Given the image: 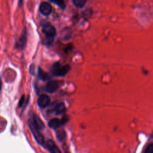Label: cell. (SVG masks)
I'll return each instance as SVG.
<instances>
[{"label":"cell","instance_id":"obj_1","mask_svg":"<svg viewBox=\"0 0 153 153\" xmlns=\"http://www.w3.org/2000/svg\"><path fill=\"white\" fill-rule=\"evenodd\" d=\"M42 30L43 33L45 35L47 44H51L53 41L54 37L56 34L55 27L49 23H45L42 25Z\"/></svg>","mask_w":153,"mask_h":153},{"label":"cell","instance_id":"obj_2","mask_svg":"<svg viewBox=\"0 0 153 153\" xmlns=\"http://www.w3.org/2000/svg\"><path fill=\"white\" fill-rule=\"evenodd\" d=\"M28 126L35 139V140L37 142V143L40 145L41 146L45 148V142L44 140V137L43 135L41 133V130L35 127L32 123H30L29 121H27Z\"/></svg>","mask_w":153,"mask_h":153},{"label":"cell","instance_id":"obj_3","mask_svg":"<svg viewBox=\"0 0 153 153\" xmlns=\"http://www.w3.org/2000/svg\"><path fill=\"white\" fill-rule=\"evenodd\" d=\"M69 70V65L62 66L59 62H56L53 65L51 72L54 75L58 76H63L68 73Z\"/></svg>","mask_w":153,"mask_h":153},{"label":"cell","instance_id":"obj_4","mask_svg":"<svg viewBox=\"0 0 153 153\" xmlns=\"http://www.w3.org/2000/svg\"><path fill=\"white\" fill-rule=\"evenodd\" d=\"M28 121H29L35 127H36L37 128H38L40 130H42L45 128L44 123L39 118V117H38L35 113L31 112L30 118L28 120Z\"/></svg>","mask_w":153,"mask_h":153},{"label":"cell","instance_id":"obj_5","mask_svg":"<svg viewBox=\"0 0 153 153\" xmlns=\"http://www.w3.org/2000/svg\"><path fill=\"white\" fill-rule=\"evenodd\" d=\"M27 41V36H26V28L24 29L22 34L19 38V39L16 41L15 44V47L16 48H19L20 50H23L26 45Z\"/></svg>","mask_w":153,"mask_h":153},{"label":"cell","instance_id":"obj_6","mask_svg":"<svg viewBox=\"0 0 153 153\" xmlns=\"http://www.w3.org/2000/svg\"><path fill=\"white\" fill-rule=\"evenodd\" d=\"M50 98L48 95L42 94L38 99V105L41 108H44L50 105Z\"/></svg>","mask_w":153,"mask_h":153},{"label":"cell","instance_id":"obj_7","mask_svg":"<svg viewBox=\"0 0 153 153\" xmlns=\"http://www.w3.org/2000/svg\"><path fill=\"white\" fill-rule=\"evenodd\" d=\"M39 11L44 16H48L51 13L52 7L48 2H42L39 6Z\"/></svg>","mask_w":153,"mask_h":153},{"label":"cell","instance_id":"obj_8","mask_svg":"<svg viewBox=\"0 0 153 153\" xmlns=\"http://www.w3.org/2000/svg\"><path fill=\"white\" fill-rule=\"evenodd\" d=\"M59 87V83L57 81H48L45 86V90L49 93H54Z\"/></svg>","mask_w":153,"mask_h":153},{"label":"cell","instance_id":"obj_9","mask_svg":"<svg viewBox=\"0 0 153 153\" xmlns=\"http://www.w3.org/2000/svg\"><path fill=\"white\" fill-rule=\"evenodd\" d=\"M45 148H47L49 152L51 153H60V151L58 147L55 145L54 142L51 140H48L45 142Z\"/></svg>","mask_w":153,"mask_h":153},{"label":"cell","instance_id":"obj_10","mask_svg":"<svg viewBox=\"0 0 153 153\" xmlns=\"http://www.w3.org/2000/svg\"><path fill=\"white\" fill-rule=\"evenodd\" d=\"M38 77L39 79L44 81H47L50 78L49 75L44 71H43L40 67H39L38 69Z\"/></svg>","mask_w":153,"mask_h":153},{"label":"cell","instance_id":"obj_11","mask_svg":"<svg viewBox=\"0 0 153 153\" xmlns=\"http://www.w3.org/2000/svg\"><path fill=\"white\" fill-rule=\"evenodd\" d=\"M62 125L61 121L59 119L54 118L48 122V126L53 129H57Z\"/></svg>","mask_w":153,"mask_h":153},{"label":"cell","instance_id":"obj_12","mask_svg":"<svg viewBox=\"0 0 153 153\" xmlns=\"http://www.w3.org/2000/svg\"><path fill=\"white\" fill-rule=\"evenodd\" d=\"M66 111V107L63 103L61 102L58 103L55 107L54 111L56 115H60L64 113Z\"/></svg>","mask_w":153,"mask_h":153},{"label":"cell","instance_id":"obj_13","mask_svg":"<svg viewBox=\"0 0 153 153\" xmlns=\"http://www.w3.org/2000/svg\"><path fill=\"white\" fill-rule=\"evenodd\" d=\"M87 0H72V2L74 4L78 7V8H82L86 4Z\"/></svg>","mask_w":153,"mask_h":153},{"label":"cell","instance_id":"obj_14","mask_svg":"<svg viewBox=\"0 0 153 153\" xmlns=\"http://www.w3.org/2000/svg\"><path fill=\"white\" fill-rule=\"evenodd\" d=\"M53 3L57 5L62 9H65L66 7V4L63 0H50Z\"/></svg>","mask_w":153,"mask_h":153},{"label":"cell","instance_id":"obj_15","mask_svg":"<svg viewBox=\"0 0 153 153\" xmlns=\"http://www.w3.org/2000/svg\"><path fill=\"white\" fill-rule=\"evenodd\" d=\"M56 136L58 140L60 141H62L65 138V136H66L65 132L63 130H59L57 132Z\"/></svg>","mask_w":153,"mask_h":153},{"label":"cell","instance_id":"obj_16","mask_svg":"<svg viewBox=\"0 0 153 153\" xmlns=\"http://www.w3.org/2000/svg\"><path fill=\"white\" fill-rule=\"evenodd\" d=\"M145 152L146 153H152L153 152V143L149 145L146 150H145Z\"/></svg>","mask_w":153,"mask_h":153},{"label":"cell","instance_id":"obj_17","mask_svg":"<svg viewBox=\"0 0 153 153\" xmlns=\"http://www.w3.org/2000/svg\"><path fill=\"white\" fill-rule=\"evenodd\" d=\"M25 101V97L24 95H23L22 96V97L20 98V99L19 100V104H18L19 108H21V107L23 106V105H24Z\"/></svg>","mask_w":153,"mask_h":153},{"label":"cell","instance_id":"obj_18","mask_svg":"<svg viewBox=\"0 0 153 153\" xmlns=\"http://www.w3.org/2000/svg\"><path fill=\"white\" fill-rule=\"evenodd\" d=\"M2 82L1 78H0V91H1V90H2Z\"/></svg>","mask_w":153,"mask_h":153},{"label":"cell","instance_id":"obj_19","mask_svg":"<svg viewBox=\"0 0 153 153\" xmlns=\"http://www.w3.org/2000/svg\"><path fill=\"white\" fill-rule=\"evenodd\" d=\"M23 3V0H19V5L20 6Z\"/></svg>","mask_w":153,"mask_h":153}]
</instances>
